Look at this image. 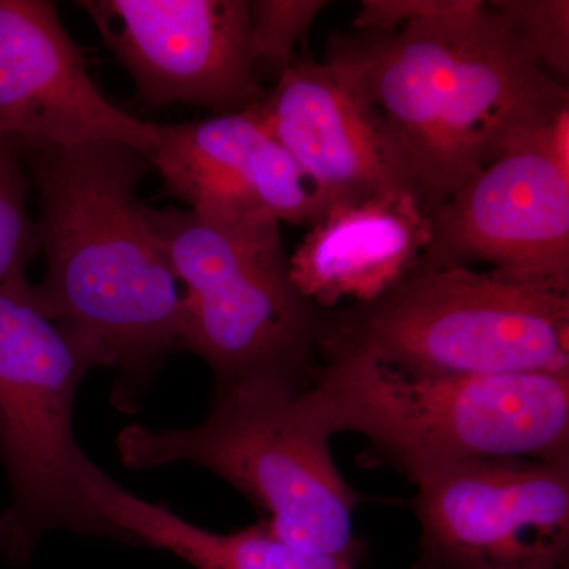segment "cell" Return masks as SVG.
<instances>
[{
	"instance_id": "20",
	"label": "cell",
	"mask_w": 569,
	"mask_h": 569,
	"mask_svg": "<svg viewBox=\"0 0 569 569\" xmlns=\"http://www.w3.org/2000/svg\"><path fill=\"white\" fill-rule=\"evenodd\" d=\"M531 569H568V567H542V568H531Z\"/></svg>"
},
{
	"instance_id": "13",
	"label": "cell",
	"mask_w": 569,
	"mask_h": 569,
	"mask_svg": "<svg viewBox=\"0 0 569 569\" xmlns=\"http://www.w3.org/2000/svg\"><path fill=\"white\" fill-rule=\"evenodd\" d=\"M151 167L164 193L198 213H272L279 222L316 224V189L290 152L249 112L203 121L156 123Z\"/></svg>"
},
{
	"instance_id": "12",
	"label": "cell",
	"mask_w": 569,
	"mask_h": 569,
	"mask_svg": "<svg viewBox=\"0 0 569 569\" xmlns=\"http://www.w3.org/2000/svg\"><path fill=\"white\" fill-rule=\"evenodd\" d=\"M247 112L312 182L320 220L381 194L411 193L365 103L325 61L295 59Z\"/></svg>"
},
{
	"instance_id": "15",
	"label": "cell",
	"mask_w": 569,
	"mask_h": 569,
	"mask_svg": "<svg viewBox=\"0 0 569 569\" xmlns=\"http://www.w3.org/2000/svg\"><path fill=\"white\" fill-rule=\"evenodd\" d=\"M81 482L86 503L110 538L168 550L197 569H356L362 559L301 552L277 538L264 519L233 533L201 529L123 489L91 460Z\"/></svg>"
},
{
	"instance_id": "4",
	"label": "cell",
	"mask_w": 569,
	"mask_h": 569,
	"mask_svg": "<svg viewBox=\"0 0 569 569\" xmlns=\"http://www.w3.org/2000/svg\"><path fill=\"white\" fill-rule=\"evenodd\" d=\"M146 212L186 288L181 350L208 362L216 388L309 385L326 310L291 279L279 220L266 211Z\"/></svg>"
},
{
	"instance_id": "18",
	"label": "cell",
	"mask_w": 569,
	"mask_h": 569,
	"mask_svg": "<svg viewBox=\"0 0 569 569\" xmlns=\"http://www.w3.org/2000/svg\"><path fill=\"white\" fill-rule=\"evenodd\" d=\"M328 6L321 0H257L250 2V47L257 70L276 66L279 74L295 61V47L305 43L310 26Z\"/></svg>"
},
{
	"instance_id": "5",
	"label": "cell",
	"mask_w": 569,
	"mask_h": 569,
	"mask_svg": "<svg viewBox=\"0 0 569 569\" xmlns=\"http://www.w3.org/2000/svg\"><path fill=\"white\" fill-rule=\"evenodd\" d=\"M332 433L306 387L244 383L213 389L208 418L186 429H123L116 440L129 468L190 462L244 493L266 526L291 548L312 556H365L356 509L365 497L343 478Z\"/></svg>"
},
{
	"instance_id": "16",
	"label": "cell",
	"mask_w": 569,
	"mask_h": 569,
	"mask_svg": "<svg viewBox=\"0 0 569 569\" xmlns=\"http://www.w3.org/2000/svg\"><path fill=\"white\" fill-rule=\"evenodd\" d=\"M21 144L0 133V287L26 272L39 254L36 222L28 208L31 178Z\"/></svg>"
},
{
	"instance_id": "9",
	"label": "cell",
	"mask_w": 569,
	"mask_h": 569,
	"mask_svg": "<svg viewBox=\"0 0 569 569\" xmlns=\"http://www.w3.org/2000/svg\"><path fill=\"white\" fill-rule=\"evenodd\" d=\"M548 127L509 146L429 212L417 269L471 268L569 293V173Z\"/></svg>"
},
{
	"instance_id": "6",
	"label": "cell",
	"mask_w": 569,
	"mask_h": 569,
	"mask_svg": "<svg viewBox=\"0 0 569 569\" xmlns=\"http://www.w3.org/2000/svg\"><path fill=\"white\" fill-rule=\"evenodd\" d=\"M339 358L441 376L569 372V293L415 268L373 301L326 310L320 361Z\"/></svg>"
},
{
	"instance_id": "19",
	"label": "cell",
	"mask_w": 569,
	"mask_h": 569,
	"mask_svg": "<svg viewBox=\"0 0 569 569\" xmlns=\"http://www.w3.org/2000/svg\"><path fill=\"white\" fill-rule=\"evenodd\" d=\"M445 0H362L351 31L395 32L410 21L441 9Z\"/></svg>"
},
{
	"instance_id": "7",
	"label": "cell",
	"mask_w": 569,
	"mask_h": 569,
	"mask_svg": "<svg viewBox=\"0 0 569 569\" xmlns=\"http://www.w3.org/2000/svg\"><path fill=\"white\" fill-rule=\"evenodd\" d=\"M89 369L26 272L0 287V458L13 493L0 516V553L14 567L52 530L108 537L86 503L89 459L73 436L74 396Z\"/></svg>"
},
{
	"instance_id": "10",
	"label": "cell",
	"mask_w": 569,
	"mask_h": 569,
	"mask_svg": "<svg viewBox=\"0 0 569 569\" xmlns=\"http://www.w3.org/2000/svg\"><path fill=\"white\" fill-rule=\"evenodd\" d=\"M146 107L193 104L213 116L260 102L247 0H81Z\"/></svg>"
},
{
	"instance_id": "8",
	"label": "cell",
	"mask_w": 569,
	"mask_h": 569,
	"mask_svg": "<svg viewBox=\"0 0 569 569\" xmlns=\"http://www.w3.org/2000/svg\"><path fill=\"white\" fill-rule=\"evenodd\" d=\"M408 481L421 527L411 569L568 567L569 458L466 460Z\"/></svg>"
},
{
	"instance_id": "17",
	"label": "cell",
	"mask_w": 569,
	"mask_h": 569,
	"mask_svg": "<svg viewBox=\"0 0 569 569\" xmlns=\"http://www.w3.org/2000/svg\"><path fill=\"white\" fill-rule=\"evenodd\" d=\"M546 73L569 80L568 0H493L488 2Z\"/></svg>"
},
{
	"instance_id": "14",
	"label": "cell",
	"mask_w": 569,
	"mask_h": 569,
	"mask_svg": "<svg viewBox=\"0 0 569 569\" xmlns=\"http://www.w3.org/2000/svg\"><path fill=\"white\" fill-rule=\"evenodd\" d=\"M430 234L429 213L408 192L332 209L296 247L291 279L320 309L366 305L417 268Z\"/></svg>"
},
{
	"instance_id": "1",
	"label": "cell",
	"mask_w": 569,
	"mask_h": 569,
	"mask_svg": "<svg viewBox=\"0 0 569 569\" xmlns=\"http://www.w3.org/2000/svg\"><path fill=\"white\" fill-rule=\"evenodd\" d=\"M325 62L358 93L427 213L569 107L568 86L481 0H445L395 32H332Z\"/></svg>"
},
{
	"instance_id": "11",
	"label": "cell",
	"mask_w": 569,
	"mask_h": 569,
	"mask_svg": "<svg viewBox=\"0 0 569 569\" xmlns=\"http://www.w3.org/2000/svg\"><path fill=\"white\" fill-rule=\"evenodd\" d=\"M0 133L22 152L114 141L151 160L156 123L112 104L54 3L0 0Z\"/></svg>"
},
{
	"instance_id": "3",
	"label": "cell",
	"mask_w": 569,
	"mask_h": 569,
	"mask_svg": "<svg viewBox=\"0 0 569 569\" xmlns=\"http://www.w3.org/2000/svg\"><path fill=\"white\" fill-rule=\"evenodd\" d=\"M307 396L332 436L367 438L372 460L407 479L466 460L569 458V372L441 376L326 359Z\"/></svg>"
},
{
	"instance_id": "2",
	"label": "cell",
	"mask_w": 569,
	"mask_h": 569,
	"mask_svg": "<svg viewBox=\"0 0 569 569\" xmlns=\"http://www.w3.org/2000/svg\"><path fill=\"white\" fill-rule=\"evenodd\" d=\"M22 153L47 260L36 293L92 367L119 370L112 400L130 410L164 358L181 350L183 328L178 279L137 198L151 162L114 141Z\"/></svg>"
}]
</instances>
